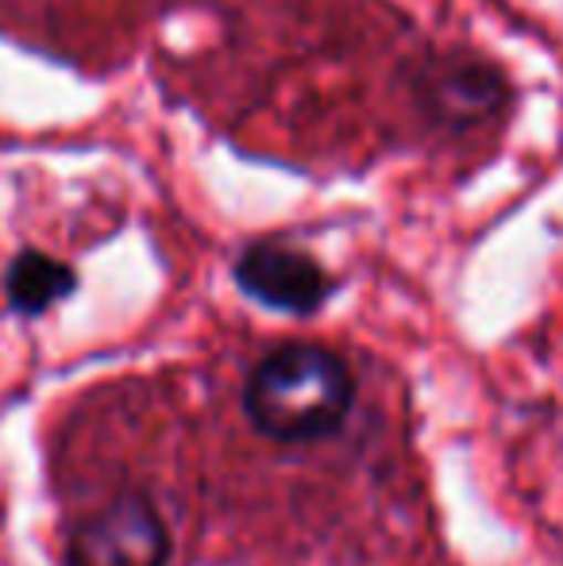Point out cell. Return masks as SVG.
Segmentation results:
<instances>
[{"instance_id": "1", "label": "cell", "mask_w": 563, "mask_h": 566, "mask_svg": "<svg viewBox=\"0 0 563 566\" xmlns=\"http://www.w3.org/2000/svg\"><path fill=\"white\" fill-rule=\"evenodd\" d=\"M240 405L263 440L285 448L316 443L344 428L355 405V374L324 343H282L251 366Z\"/></svg>"}, {"instance_id": "2", "label": "cell", "mask_w": 563, "mask_h": 566, "mask_svg": "<svg viewBox=\"0 0 563 566\" xmlns=\"http://www.w3.org/2000/svg\"><path fill=\"white\" fill-rule=\"evenodd\" d=\"M170 552V528L143 490L116 493L66 536V566H166Z\"/></svg>"}, {"instance_id": "3", "label": "cell", "mask_w": 563, "mask_h": 566, "mask_svg": "<svg viewBox=\"0 0 563 566\" xmlns=\"http://www.w3.org/2000/svg\"><path fill=\"white\" fill-rule=\"evenodd\" d=\"M417 105L440 132L463 135L494 124L510 105V82L479 54H432L417 74Z\"/></svg>"}, {"instance_id": "4", "label": "cell", "mask_w": 563, "mask_h": 566, "mask_svg": "<svg viewBox=\"0 0 563 566\" xmlns=\"http://www.w3.org/2000/svg\"><path fill=\"white\" fill-rule=\"evenodd\" d=\"M232 277L243 297L282 316H313L336 293V277L309 251L282 239H259L243 247Z\"/></svg>"}, {"instance_id": "5", "label": "cell", "mask_w": 563, "mask_h": 566, "mask_svg": "<svg viewBox=\"0 0 563 566\" xmlns=\"http://www.w3.org/2000/svg\"><path fill=\"white\" fill-rule=\"evenodd\" d=\"M77 293V270L39 247H23L4 270V301L15 316H46Z\"/></svg>"}]
</instances>
